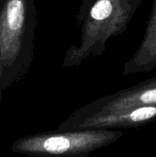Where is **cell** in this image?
Segmentation results:
<instances>
[{
	"instance_id": "7a4b0ae2",
	"label": "cell",
	"mask_w": 156,
	"mask_h": 157,
	"mask_svg": "<svg viewBox=\"0 0 156 157\" xmlns=\"http://www.w3.org/2000/svg\"><path fill=\"white\" fill-rule=\"evenodd\" d=\"M142 2L143 0H94L79 25L80 42L67 50L63 66H78L86 59L102 55L108 40L126 31Z\"/></svg>"
},
{
	"instance_id": "8992f818",
	"label": "cell",
	"mask_w": 156,
	"mask_h": 157,
	"mask_svg": "<svg viewBox=\"0 0 156 157\" xmlns=\"http://www.w3.org/2000/svg\"><path fill=\"white\" fill-rule=\"evenodd\" d=\"M156 68V0L153 1L152 10L146 29L139 48L123 66L124 75L149 73Z\"/></svg>"
},
{
	"instance_id": "3957f363",
	"label": "cell",
	"mask_w": 156,
	"mask_h": 157,
	"mask_svg": "<svg viewBox=\"0 0 156 157\" xmlns=\"http://www.w3.org/2000/svg\"><path fill=\"white\" fill-rule=\"evenodd\" d=\"M124 135L120 130L56 131L23 136L12 144V151L29 157H87Z\"/></svg>"
},
{
	"instance_id": "277c9868",
	"label": "cell",
	"mask_w": 156,
	"mask_h": 157,
	"mask_svg": "<svg viewBox=\"0 0 156 157\" xmlns=\"http://www.w3.org/2000/svg\"><path fill=\"white\" fill-rule=\"evenodd\" d=\"M151 105H156V76L92 101L77 109L67 118L81 119Z\"/></svg>"
},
{
	"instance_id": "6da1fadb",
	"label": "cell",
	"mask_w": 156,
	"mask_h": 157,
	"mask_svg": "<svg viewBox=\"0 0 156 157\" xmlns=\"http://www.w3.org/2000/svg\"><path fill=\"white\" fill-rule=\"evenodd\" d=\"M37 25L34 0H3L0 4V65L4 92L22 81L30 69Z\"/></svg>"
},
{
	"instance_id": "52a82bcc",
	"label": "cell",
	"mask_w": 156,
	"mask_h": 157,
	"mask_svg": "<svg viewBox=\"0 0 156 157\" xmlns=\"http://www.w3.org/2000/svg\"><path fill=\"white\" fill-rule=\"evenodd\" d=\"M94 0H82L81 1V5L79 6V10H78V13H77V16L75 17V20H76V23L77 25H80L81 21L83 20L84 17H85V14L88 8V6L91 5V3L93 2Z\"/></svg>"
},
{
	"instance_id": "5b68a950",
	"label": "cell",
	"mask_w": 156,
	"mask_h": 157,
	"mask_svg": "<svg viewBox=\"0 0 156 157\" xmlns=\"http://www.w3.org/2000/svg\"><path fill=\"white\" fill-rule=\"evenodd\" d=\"M154 121H156V105H151L81 119L67 118L59 125L57 131L134 129Z\"/></svg>"
},
{
	"instance_id": "ba28073f",
	"label": "cell",
	"mask_w": 156,
	"mask_h": 157,
	"mask_svg": "<svg viewBox=\"0 0 156 157\" xmlns=\"http://www.w3.org/2000/svg\"><path fill=\"white\" fill-rule=\"evenodd\" d=\"M3 93H4V90L2 87V69H1V65H0V100L3 98Z\"/></svg>"
}]
</instances>
